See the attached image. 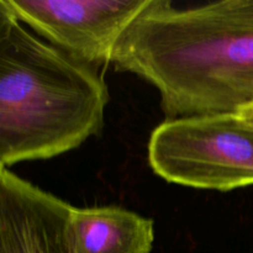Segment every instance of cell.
Masks as SVG:
<instances>
[{
	"label": "cell",
	"instance_id": "cell-1",
	"mask_svg": "<svg viewBox=\"0 0 253 253\" xmlns=\"http://www.w3.org/2000/svg\"><path fill=\"white\" fill-rule=\"evenodd\" d=\"M111 63L152 84L167 119L237 113L253 99V0H151Z\"/></svg>",
	"mask_w": 253,
	"mask_h": 253
},
{
	"label": "cell",
	"instance_id": "cell-2",
	"mask_svg": "<svg viewBox=\"0 0 253 253\" xmlns=\"http://www.w3.org/2000/svg\"><path fill=\"white\" fill-rule=\"evenodd\" d=\"M109 99L96 67L40 40L0 2V167L49 160L99 136Z\"/></svg>",
	"mask_w": 253,
	"mask_h": 253
},
{
	"label": "cell",
	"instance_id": "cell-3",
	"mask_svg": "<svg viewBox=\"0 0 253 253\" xmlns=\"http://www.w3.org/2000/svg\"><path fill=\"white\" fill-rule=\"evenodd\" d=\"M148 163L166 182L184 187L253 185V126L239 113L167 119L151 133Z\"/></svg>",
	"mask_w": 253,
	"mask_h": 253
},
{
	"label": "cell",
	"instance_id": "cell-4",
	"mask_svg": "<svg viewBox=\"0 0 253 253\" xmlns=\"http://www.w3.org/2000/svg\"><path fill=\"white\" fill-rule=\"evenodd\" d=\"M49 44L98 68L113 62L119 43L151 0H0Z\"/></svg>",
	"mask_w": 253,
	"mask_h": 253
},
{
	"label": "cell",
	"instance_id": "cell-5",
	"mask_svg": "<svg viewBox=\"0 0 253 253\" xmlns=\"http://www.w3.org/2000/svg\"><path fill=\"white\" fill-rule=\"evenodd\" d=\"M74 207L0 167V253H77Z\"/></svg>",
	"mask_w": 253,
	"mask_h": 253
},
{
	"label": "cell",
	"instance_id": "cell-6",
	"mask_svg": "<svg viewBox=\"0 0 253 253\" xmlns=\"http://www.w3.org/2000/svg\"><path fill=\"white\" fill-rule=\"evenodd\" d=\"M77 253H151L152 219L119 207L74 208Z\"/></svg>",
	"mask_w": 253,
	"mask_h": 253
},
{
	"label": "cell",
	"instance_id": "cell-7",
	"mask_svg": "<svg viewBox=\"0 0 253 253\" xmlns=\"http://www.w3.org/2000/svg\"><path fill=\"white\" fill-rule=\"evenodd\" d=\"M237 113L242 116L246 121H249L250 124L253 126V103L249 104V105H245L240 109Z\"/></svg>",
	"mask_w": 253,
	"mask_h": 253
},
{
	"label": "cell",
	"instance_id": "cell-8",
	"mask_svg": "<svg viewBox=\"0 0 253 253\" xmlns=\"http://www.w3.org/2000/svg\"><path fill=\"white\" fill-rule=\"evenodd\" d=\"M252 103H253V99H252ZM252 103H251V104H252Z\"/></svg>",
	"mask_w": 253,
	"mask_h": 253
}]
</instances>
